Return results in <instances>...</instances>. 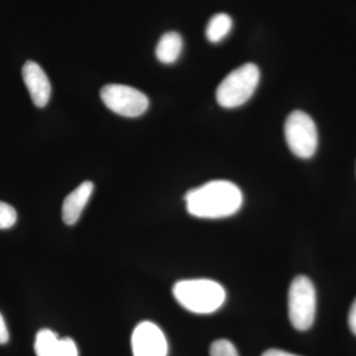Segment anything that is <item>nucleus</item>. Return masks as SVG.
I'll return each instance as SVG.
<instances>
[{"mask_svg":"<svg viewBox=\"0 0 356 356\" xmlns=\"http://www.w3.org/2000/svg\"><path fill=\"white\" fill-rule=\"evenodd\" d=\"M184 48V41L177 32H168L159 39L156 56L159 62L170 65L177 62Z\"/></svg>","mask_w":356,"mask_h":356,"instance_id":"9b49d317","label":"nucleus"},{"mask_svg":"<svg viewBox=\"0 0 356 356\" xmlns=\"http://www.w3.org/2000/svg\"><path fill=\"white\" fill-rule=\"evenodd\" d=\"M210 356H238L236 346L227 339H218L210 346Z\"/></svg>","mask_w":356,"mask_h":356,"instance_id":"ddd939ff","label":"nucleus"},{"mask_svg":"<svg viewBox=\"0 0 356 356\" xmlns=\"http://www.w3.org/2000/svg\"><path fill=\"white\" fill-rule=\"evenodd\" d=\"M100 96L107 108L128 118L144 114L149 104L145 93L124 84H107L103 86Z\"/></svg>","mask_w":356,"mask_h":356,"instance_id":"423d86ee","label":"nucleus"},{"mask_svg":"<svg viewBox=\"0 0 356 356\" xmlns=\"http://www.w3.org/2000/svg\"><path fill=\"white\" fill-rule=\"evenodd\" d=\"M93 188L95 185L92 182L83 181L65 197L62 207V218L65 224L72 226L79 221L92 195Z\"/></svg>","mask_w":356,"mask_h":356,"instance_id":"9d476101","label":"nucleus"},{"mask_svg":"<svg viewBox=\"0 0 356 356\" xmlns=\"http://www.w3.org/2000/svg\"><path fill=\"white\" fill-rule=\"evenodd\" d=\"M259 67L248 63L229 72L216 91L217 102L224 108H236L245 104L254 95L259 83Z\"/></svg>","mask_w":356,"mask_h":356,"instance_id":"7ed1b4c3","label":"nucleus"},{"mask_svg":"<svg viewBox=\"0 0 356 356\" xmlns=\"http://www.w3.org/2000/svg\"><path fill=\"white\" fill-rule=\"evenodd\" d=\"M233 26V21L228 14H215L206 27V37L211 43H219L228 36Z\"/></svg>","mask_w":356,"mask_h":356,"instance_id":"f8f14e48","label":"nucleus"},{"mask_svg":"<svg viewBox=\"0 0 356 356\" xmlns=\"http://www.w3.org/2000/svg\"><path fill=\"white\" fill-rule=\"evenodd\" d=\"M17 221V213L13 206L0 201V229L11 228Z\"/></svg>","mask_w":356,"mask_h":356,"instance_id":"4468645a","label":"nucleus"},{"mask_svg":"<svg viewBox=\"0 0 356 356\" xmlns=\"http://www.w3.org/2000/svg\"><path fill=\"white\" fill-rule=\"evenodd\" d=\"M22 76L33 103L39 108H43L48 104L51 92V83L46 72L37 63L28 60L23 67Z\"/></svg>","mask_w":356,"mask_h":356,"instance_id":"6e6552de","label":"nucleus"},{"mask_svg":"<svg viewBox=\"0 0 356 356\" xmlns=\"http://www.w3.org/2000/svg\"><path fill=\"white\" fill-rule=\"evenodd\" d=\"M317 295L313 282L307 276L294 278L288 292V315L293 327L307 331L315 322Z\"/></svg>","mask_w":356,"mask_h":356,"instance_id":"20e7f679","label":"nucleus"},{"mask_svg":"<svg viewBox=\"0 0 356 356\" xmlns=\"http://www.w3.org/2000/svg\"><path fill=\"white\" fill-rule=\"evenodd\" d=\"M178 303L195 314L214 313L226 300V291L220 283L210 280L178 281L173 286Z\"/></svg>","mask_w":356,"mask_h":356,"instance_id":"f03ea898","label":"nucleus"},{"mask_svg":"<svg viewBox=\"0 0 356 356\" xmlns=\"http://www.w3.org/2000/svg\"><path fill=\"white\" fill-rule=\"evenodd\" d=\"M9 341V332L7 330L6 321L0 313V344H6Z\"/></svg>","mask_w":356,"mask_h":356,"instance_id":"2eb2a0df","label":"nucleus"},{"mask_svg":"<svg viewBox=\"0 0 356 356\" xmlns=\"http://www.w3.org/2000/svg\"><path fill=\"white\" fill-rule=\"evenodd\" d=\"M34 350L37 356H79L76 344L72 339H60L56 332L49 329L38 332Z\"/></svg>","mask_w":356,"mask_h":356,"instance_id":"1a4fd4ad","label":"nucleus"},{"mask_svg":"<svg viewBox=\"0 0 356 356\" xmlns=\"http://www.w3.org/2000/svg\"><path fill=\"white\" fill-rule=\"evenodd\" d=\"M284 135L290 151L300 159H310L317 151V126L313 119L301 110L293 111L287 117Z\"/></svg>","mask_w":356,"mask_h":356,"instance_id":"39448f33","label":"nucleus"},{"mask_svg":"<svg viewBox=\"0 0 356 356\" xmlns=\"http://www.w3.org/2000/svg\"><path fill=\"white\" fill-rule=\"evenodd\" d=\"M261 356H299L293 355V353H287L280 350H268L264 353Z\"/></svg>","mask_w":356,"mask_h":356,"instance_id":"f3484780","label":"nucleus"},{"mask_svg":"<svg viewBox=\"0 0 356 356\" xmlns=\"http://www.w3.org/2000/svg\"><path fill=\"white\" fill-rule=\"evenodd\" d=\"M134 356H166L168 341L163 331L152 322L140 323L132 334Z\"/></svg>","mask_w":356,"mask_h":356,"instance_id":"0eeeda50","label":"nucleus"},{"mask_svg":"<svg viewBox=\"0 0 356 356\" xmlns=\"http://www.w3.org/2000/svg\"><path fill=\"white\" fill-rule=\"evenodd\" d=\"M348 325H350L351 332L356 336V299L353 301L350 313H348Z\"/></svg>","mask_w":356,"mask_h":356,"instance_id":"dca6fc26","label":"nucleus"},{"mask_svg":"<svg viewBox=\"0 0 356 356\" xmlns=\"http://www.w3.org/2000/svg\"><path fill=\"white\" fill-rule=\"evenodd\" d=\"M186 209L201 219H221L236 214L243 205L241 189L228 180H212L185 194Z\"/></svg>","mask_w":356,"mask_h":356,"instance_id":"f257e3e1","label":"nucleus"}]
</instances>
